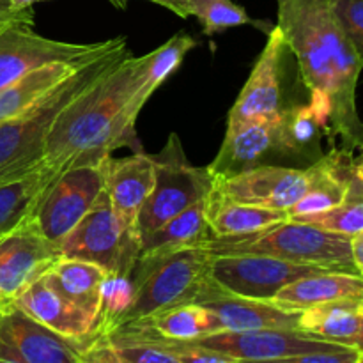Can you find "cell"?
Returning a JSON list of instances; mask_svg holds the SVG:
<instances>
[{"label":"cell","mask_w":363,"mask_h":363,"mask_svg":"<svg viewBox=\"0 0 363 363\" xmlns=\"http://www.w3.org/2000/svg\"><path fill=\"white\" fill-rule=\"evenodd\" d=\"M133 330H137V328H133ZM138 332H142V330H138ZM144 333H147V332H144ZM149 335H152V333H149ZM152 337H156V335H152ZM156 339H160V337H156ZM160 340H162V342H165L170 350L176 351L179 363H238V360H234V358L225 357V354L215 353V351L204 350V347L191 346V344H186V342H174V340H165V339H160Z\"/></svg>","instance_id":"cell-35"},{"label":"cell","mask_w":363,"mask_h":363,"mask_svg":"<svg viewBox=\"0 0 363 363\" xmlns=\"http://www.w3.org/2000/svg\"><path fill=\"white\" fill-rule=\"evenodd\" d=\"M363 328L362 301L342 300L300 312L298 330L326 342L353 347Z\"/></svg>","instance_id":"cell-26"},{"label":"cell","mask_w":363,"mask_h":363,"mask_svg":"<svg viewBox=\"0 0 363 363\" xmlns=\"http://www.w3.org/2000/svg\"><path fill=\"white\" fill-rule=\"evenodd\" d=\"M308 183L311 167L294 169L268 163L216 179L215 190L240 204L289 211L303 197Z\"/></svg>","instance_id":"cell-13"},{"label":"cell","mask_w":363,"mask_h":363,"mask_svg":"<svg viewBox=\"0 0 363 363\" xmlns=\"http://www.w3.org/2000/svg\"><path fill=\"white\" fill-rule=\"evenodd\" d=\"M128 55L126 39H108L71 77L20 116L0 124V181L16 179L43 163L46 138L59 113Z\"/></svg>","instance_id":"cell-3"},{"label":"cell","mask_w":363,"mask_h":363,"mask_svg":"<svg viewBox=\"0 0 363 363\" xmlns=\"http://www.w3.org/2000/svg\"><path fill=\"white\" fill-rule=\"evenodd\" d=\"M147 67V53L124 55L99 80L71 101L53 123L43 163L59 176L66 169L98 165L119 147L137 149V101Z\"/></svg>","instance_id":"cell-2"},{"label":"cell","mask_w":363,"mask_h":363,"mask_svg":"<svg viewBox=\"0 0 363 363\" xmlns=\"http://www.w3.org/2000/svg\"><path fill=\"white\" fill-rule=\"evenodd\" d=\"M60 257L80 259L101 266L110 275H131L140 247L131 243L103 190L91 211L59 245Z\"/></svg>","instance_id":"cell-7"},{"label":"cell","mask_w":363,"mask_h":363,"mask_svg":"<svg viewBox=\"0 0 363 363\" xmlns=\"http://www.w3.org/2000/svg\"><path fill=\"white\" fill-rule=\"evenodd\" d=\"M108 2L112 4L113 7H117V9L124 11L128 7V2H130V0H108Z\"/></svg>","instance_id":"cell-41"},{"label":"cell","mask_w":363,"mask_h":363,"mask_svg":"<svg viewBox=\"0 0 363 363\" xmlns=\"http://www.w3.org/2000/svg\"><path fill=\"white\" fill-rule=\"evenodd\" d=\"M110 273L101 266L80 259L59 257L45 273L50 286L98 321L101 307V287Z\"/></svg>","instance_id":"cell-22"},{"label":"cell","mask_w":363,"mask_h":363,"mask_svg":"<svg viewBox=\"0 0 363 363\" xmlns=\"http://www.w3.org/2000/svg\"><path fill=\"white\" fill-rule=\"evenodd\" d=\"M211 262L213 255L206 247L181 248L162 257L138 259L131 272L133 301L113 330L179 305L199 303L211 286Z\"/></svg>","instance_id":"cell-4"},{"label":"cell","mask_w":363,"mask_h":363,"mask_svg":"<svg viewBox=\"0 0 363 363\" xmlns=\"http://www.w3.org/2000/svg\"><path fill=\"white\" fill-rule=\"evenodd\" d=\"M195 46H197V41L190 34H186V32H177L165 45H162L160 48L147 53L145 77L137 92V99L142 106L149 101V98L155 94L156 89L183 64L184 57Z\"/></svg>","instance_id":"cell-30"},{"label":"cell","mask_w":363,"mask_h":363,"mask_svg":"<svg viewBox=\"0 0 363 363\" xmlns=\"http://www.w3.org/2000/svg\"><path fill=\"white\" fill-rule=\"evenodd\" d=\"M105 191L113 213L124 230V236L140 247L138 215L155 184V160L144 151H137L126 158L103 160Z\"/></svg>","instance_id":"cell-15"},{"label":"cell","mask_w":363,"mask_h":363,"mask_svg":"<svg viewBox=\"0 0 363 363\" xmlns=\"http://www.w3.org/2000/svg\"><path fill=\"white\" fill-rule=\"evenodd\" d=\"M289 220L308 223V225H314L318 229L342 234L347 238L357 236L363 230V184L357 177H353L350 195L339 206L328 209V211L318 213V215L296 216V218Z\"/></svg>","instance_id":"cell-31"},{"label":"cell","mask_w":363,"mask_h":363,"mask_svg":"<svg viewBox=\"0 0 363 363\" xmlns=\"http://www.w3.org/2000/svg\"><path fill=\"white\" fill-rule=\"evenodd\" d=\"M60 257L59 247L39 230L32 216L0 238V312L41 279Z\"/></svg>","instance_id":"cell-11"},{"label":"cell","mask_w":363,"mask_h":363,"mask_svg":"<svg viewBox=\"0 0 363 363\" xmlns=\"http://www.w3.org/2000/svg\"><path fill=\"white\" fill-rule=\"evenodd\" d=\"M332 6L363 62V0H332Z\"/></svg>","instance_id":"cell-33"},{"label":"cell","mask_w":363,"mask_h":363,"mask_svg":"<svg viewBox=\"0 0 363 363\" xmlns=\"http://www.w3.org/2000/svg\"><path fill=\"white\" fill-rule=\"evenodd\" d=\"M218 318L222 332H248V330H298L300 312L280 308L268 300L234 296L223 293L213 284L199 301Z\"/></svg>","instance_id":"cell-19"},{"label":"cell","mask_w":363,"mask_h":363,"mask_svg":"<svg viewBox=\"0 0 363 363\" xmlns=\"http://www.w3.org/2000/svg\"><path fill=\"white\" fill-rule=\"evenodd\" d=\"M360 357V351L350 346H337L333 350L312 351V353L294 354V357L275 358V360L238 362V363H353Z\"/></svg>","instance_id":"cell-34"},{"label":"cell","mask_w":363,"mask_h":363,"mask_svg":"<svg viewBox=\"0 0 363 363\" xmlns=\"http://www.w3.org/2000/svg\"><path fill=\"white\" fill-rule=\"evenodd\" d=\"M213 238L206 216V199L184 209L140 240L138 259L162 257L181 248L202 247Z\"/></svg>","instance_id":"cell-24"},{"label":"cell","mask_w":363,"mask_h":363,"mask_svg":"<svg viewBox=\"0 0 363 363\" xmlns=\"http://www.w3.org/2000/svg\"><path fill=\"white\" fill-rule=\"evenodd\" d=\"M155 160V184L138 215V236H147L156 227L174 218L190 206L208 199L216 177L209 167H194L184 156L183 144L176 133Z\"/></svg>","instance_id":"cell-6"},{"label":"cell","mask_w":363,"mask_h":363,"mask_svg":"<svg viewBox=\"0 0 363 363\" xmlns=\"http://www.w3.org/2000/svg\"><path fill=\"white\" fill-rule=\"evenodd\" d=\"M353 363H363V354L360 353V357H358V358H357V360H354Z\"/></svg>","instance_id":"cell-44"},{"label":"cell","mask_w":363,"mask_h":363,"mask_svg":"<svg viewBox=\"0 0 363 363\" xmlns=\"http://www.w3.org/2000/svg\"><path fill=\"white\" fill-rule=\"evenodd\" d=\"M34 16L11 20L0 27V89L30 71L60 60H77L101 48L98 43H66L38 34Z\"/></svg>","instance_id":"cell-9"},{"label":"cell","mask_w":363,"mask_h":363,"mask_svg":"<svg viewBox=\"0 0 363 363\" xmlns=\"http://www.w3.org/2000/svg\"><path fill=\"white\" fill-rule=\"evenodd\" d=\"M353 347H354V350L360 351V353L363 354V328H362L360 335H358L357 340H354V342H353Z\"/></svg>","instance_id":"cell-42"},{"label":"cell","mask_w":363,"mask_h":363,"mask_svg":"<svg viewBox=\"0 0 363 363\" xmlns=\"http://www.w3.org/2000/svg\"><path fill=\"white\" fill-rule=\"evenodd\" d=\"M286 48L311 99L328 116V140L353 156L363 151V121L358 116L357 87L363 62L344 32L332 0H277Z\"/></svg>","instance_id":"cell-1"},{"label":"cell","mask_w":363,"mask_h":363,"mask_svg":"<svg viewBox=\"0 0 363 363\" xmlns=\"http://www.w3.org/2000/svg\"><path fill=\"white\" fill-rule=\"evenodd\" d=\"M353 174L358 181L363 184V151L358 156V160H353Z\"/></svg>","instance_id":"cell-40"},{"label":"cell","mask_w":363,"mask_h":363,"mask_svg":"<svg viewBox=\"0 0 363 363\" xmlns=\"http://www.w3.org/2000/svg\"><path fill=\"white\" fill-rule=\"evenodd\" d=\"M362 307H363V301H362Z\"/></svg>","instance_id":"cell-47"},{"label":"cell","mask_w":363,"mask_h":363,"mask_svg":"<svg viewBox=\"0 0 363 363\" xmlns=\"http://www.w3.org/2000/svg\"><path fill=\"white\" fill-rule=\"evenodd\" d=\"M279 117L269 121H250L241 124H227L225 138L216 158L209 163V170L216 179L234 176L259 165H268L269 156L282 158L279 133Z\"/></svg>","instance_id":"cell-17"},{"label":"cell","mask_w":363,"mask_h":363,"mask_svg":"<svg viewBox=\"0 0 363 363\" xmlns=\"http://www.w3.org/2000/svg\"><path fill=\"white\" fill-rule=\"evenodd\" d=\"M0 363H13V362H4V360H0Z\"/></svg>","instance_id":"cell-46"},{"label":"cell","mask_w":363,"mask_h":363,"mask_svg":"<svg viewBox=\"0 0 363 363\" xmlns=\"http://www.w3.org/2000/svg\"><path fill=\"white\" fill-rule=\"evenodd\" d=\"M351 254H353V262L357 266V272L363 277V230L357 236L351 238Z\"/></svg>","instance_id":"cell-37"},{"label":"cell","mask_w":363,"mask_h":363,"mask_svg":"<svg viewBox=\"0 0 363 363\" xmlns=\"http://www.w3.org/2000/svg\"><path fill=\"white\" fill-rule=\"evenodd\" d=\"M34 16V13H23V14H13L9 11V6H7V0H0V21H11L18 20V18H28Z\"/></svg>","instance_id":"cell-39"},{"label":"cell","mask_w":363,"mask_h":363,"mask_svg":"<svg viewBox=\"0 0 363 363\" xmlns=\"http://www.w3.org/2000/svg\"><path fill=\"white\" fill-rule=\"evenodd\" d=\"M4 23H7V21H0V27H2V25H4Z\"/></svg>","instance_id":"cell-45"},{"label":"cell","mask_w":363,"mask_h":363,"mask_svg":"<svg viewBox=\"0 0 363 363\" xmlns=\"http://www.w3.org/2000/svg\"><path fill=\"white\" fill-rule=\"evenodd\" d=\"M92 340L60 335L16 307L0 312V360L4 362L80 363Z\"/></svg>","instance_id":"cell-12"},{"label":"cell","mask_w":363,"mask_h":363,"mask_svg":"<svg viewBox=\"0 0 363 363\" xmlns=\"http://www.w3.org/2000/svg\"><path fill=\"white\" fill-rule=\"evenodd\" d=\"M321 272L328 269L268 255H213L209 275L223 293L252 300H272L287 284Z\"/></svg>","instance_id":"cell-10"},{"label":"cell","mask_w":363,"mask_h":363,"mask_svg":"<svg viewBox=\"0 0 363 363\" xmlns=\"http://www.w3.org/2000/svg\"><path fill=\"white\" fill-rule=\"evenodd\" d=\"M105 190V169L98 165L71 167L48 184L34 209L32 220L52 243L64 238L87 215Z\"/></svg>","instance_id":"cell-8"},{"label":"cell","mask_w":363,"mask_h":363,"mask_svg":"<svg viewBox=\"0 0 363 363\" xmlns=\"http://www.w3.org/2000/svg\"><path fill=\"white\" fill-rule=\"evenodd\" d=\"M38 2H46V0H7V6L13 14H23L30 13L32 6Z\"/></svg>","instance_id":"cell-38"},{"label":"cell","mask_w":363,"mask_h":363,"mask_svg":"<svg viewBox=\"0 0 363 363\" xmlns=\"http://www.w3.org/2000/svg\"><path fill=\"white\" fill-rule=\"evenodd\" d=\"M311 183L303 197L287 211L289 218L318 215L347 199L353 184V158L340 149L311 163Z\"/></svg>","instance_id":"cell-20"},{"label":"cell","mask_w":363,"mask_h":363,"mask_svg":"<svg viewBox=\"0 0 363 363\" xmlns=\"http://www.w3.org/2000/svg\"><path fill=\"white\" fill-rule=\"evenodd\" d=\"M191 346L225 354L238 362L275 360L312 351L333 350L340 344L326 342L300 330H248V332H216L190 340Z\"/></svg>","instance_id":"cell-14"},{"label":"cell","mask_w":363,"mask_h":363,"mask_svg":"<svg viewBox=\"0 0 363 363\" xmlns=\"http://www.w3.org/2000/svg\"><path fill=\"white\" fill-rule=\"evenodd\" d=\"M55 177L50 167L39 163L25 176L0 181V238L34 215L43 191Z\"/></svg>","instance_id":"cell-29"},{"label":"cell","mask_w":363,"mask_h":363,"mask_svg":"<svg viewBox=\"0 0 363 363\" xmlns=\"http://www.w3.org/2000/svg\"><path fill=\"white\" fill-rule=\"evenodd\" d=\"M13 307L20 308L32 319L45 325L46 328L64 337L77 340L98 339V321L91 314L84 312L60 296L48 284L45 275L35 280L23 291Z\"/></svg>","instance_id":"cell-18"},{"label":"cell","mask_w":363,"mask_h":363,"mask_svg":"<svg viewBox=\"0 0 363 363\" xmlns=\"http://www.w3.org/2000/svg\"><path fill=\"white\" fill-rule=\"evenodd\" d=\"M363 301V277L358 273L321 272L287 284L272 298V303L291 312H301L332 301Z\"/></svg>","instance_id":"cell-21"},{"label":"cell","mask_w":363,"mask_h":363,"mask_svg":"<svg viewBox=\"0 0 363 363\" xmlns=\"http://www.w3.org/2000/svg\"><path fill=\"white\" fill-rule=\"evenodd\" d=\"M106 43H108V39H106L101 48H105ZM99 50H96V52H99ZM96 52H92L91 55H94ZM91 55H85L77 60H60V62L46 64V66L30 71V73L9 84L7 87L0 89V124L34 106L39 99L45 98L60 82L71 77Z\"/></svg>","instance_id":"cell-23"},{"label":"cell","mask_w":363,"mask_h":363,"mask_svg":"<svg viewBox=\"0 0 363 363\" xmlns=\"http://www.w3.org/2000/svg\"><path fill=\"white\" fill-rule=\"evenodd\" d=\"M284 43L280 28L273 27L268 41L252 67L247 84L241 89L236 103L229 112L227 124H241L250 121L275 119L282 112V91H280V62H282Z\"/></svg>","instance_id":"cell-16"},{"label":"cell","mask_w":363,"mask_h":363,"mask_svg":"<svg viewBox=\"0 0 363 363\" xmlns=\"http://www.w3.org/2000/svg\"><path fill=\"white\" fill-rule=\"evenodd\" d=\"M123 328H137L174 342H190L199 337L222 332L218 318L201 303L179 305Z\"/></svg>","instance_id":"cell-28"},{"label":"cell","mask_w":363,"mask_h":363,"mask_svg":"<svg viewBox=\"0 0 363 363\" xmlns=\"http://www.w3.org/2000/svg\"><path fill=\"white\" fill-rule=\"evenodd\" d=\"M188 6L191 16L201 21L202 32L206 35L218 34L241 25H254L266 30L264 25H268L248 16L245 7L238 6L233 0H188Z\"/></svg>","instance_id":"cell-32"},{"label":"cell","mask_w":363,"mask_h":363,"mask_svg":"<svg viewBox=\"0 0 363 363\" xmlns=\"http://www.w3.org/2000/svg\"><path fill=\"white\" fill-rule=\"evenodd\" d=\"M108 346H110V344H108ZM110 363H121L119 358H117L116 353H113L112 347H110Z\"/></svg>","instance_id":"cell-43"},{"label":"cell","mask_w":363,"mask_h":363,"mask_svg":"<svg viewBox=\"0 0 363 363\" xmlns=\"http://www.w3.org/2000/svg\"><path fill=\"white\" fill-rule=\"evenodd\" d=\"M202 247L211 255H268L328 272L358 273L351 238L289 218L247 236L209 238Z\"/></svg>","instance_id":"cell-5"},{"label":"cell","mask_w":363,"mask_h":363,"mask_svg":"<svg viewBox=\"0 0 363 363\" xmlns=\"http://www.w3.org/2000/svg\"><path fill=\"white\" fill-rule=\"evenodd\" d=\"M206 216L213 238L247 236L289 218L287 211L282 209L257 208L230 201L215 188L206 199Z\"/></svg>","instance_id":"cell-25"},{"label":"cell","mask_w":363,"mask_h":363,"mask_svg":"<svg viewBox=\"0 0 363 363\" xmlns=\"http://www.w3.org/2000/svg\"><path fill=\"white\" fill-rule=\"evenodd\" d=\"M152 4H158V6L165 7V9L172 11L174 14H177L179 18H190V6H188V0H149Z\"/></svg>","instance_id":"cell-36"},{"label":"cell","mask_w":363,"mask_h":363,"mask_svg":"<svg viewBox=\"0 0 363 363\" xmlns=\"http://www.w3.org/2000/svg\"><path fill=\"white\" fill-rule=\"evenodd\" d=\"M277 123L282 158L311 160L312 163L321 158V137L326 135V121L311 101L282 108Z\"/></svg>","instance_id":"cell-27"}]
</instances>
